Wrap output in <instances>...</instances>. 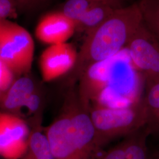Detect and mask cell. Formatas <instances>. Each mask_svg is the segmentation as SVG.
I'll return each instance as SVG.
<instances>
[{
	"label": "cell",
	"instance_id": "obj_1",
	"mask_svg": "<svg viewBox=\"0 0 159 159\" xmlns=\"http://www.w3.org/2000/svg\"><path fill=\"white\" fill-rule=\"evenodd\" d=\"M142 21L137 3L117 8L106 21L86 35L74 67L68 73V82L75 83L92 66L117 55Z\"/></svg>",
	"mask_w": 159,
	"mask_h": 159
},
{
	"label": "cell",
	"instance_id": "obj_2",
	"mask_svg": "<svg viewBox=\"0 0 159 159\" xmlns=\"http://www.w3.org/2000/svg\"><path fill=\"white\" fill-rule=\"evenodd\" d=\"M89 112L97 150L117 137L130 135L146 124L143 98L121 108L99 107L90 109Z\"/></svg>",
	"mask_w": 159,
	"mask_h": 159
},
{
	"label": "cell",
	"instance_id": "obj_3",
	"mask_svg": "<svg viewBox=\"0 0 159 159\" xmlns=\"http://www.w3.org/2000/svg\"><path fill=\"white\" fill-rule=\"evenodd\" d=\"M34 43L22 26L9 20L0 21V60L17 76L29 74L32 68Z\"/></svg>",
	"mask_w": 159,
	"mask_h": 159
},
{
	"label": "cell",
	"instance_id": "obj_4",
	"mask_svg": "<svg viewBox=\"0 0 159 159\" xmlns=\"http://www.w3.org/2000/svg\"><path fill=\"white\" fill-rule=\"evenodd\" d=\"M130 60L146 83L159 80V41L143 20L126 46Z\"/></svg>",
	"mask_w": 159,
	"mask_h": 159
},
{
	"label": "cell",
	"instance_id": "obj_5",
	"mask_svg": "<svg viewBox=\"0 0 159 159\" xmlns=\"http://www.w3.org/2000/svg\"><path fill=\"white\" fill-rule=\"evenodd\" d=\"M30 131L27 122L18 115L0 111V156L21 159L27 148Z\"/></svg>",
	"mask_w": 159,
	"mask_h": 159
},
{
	"label": "cell",
	"instance_id": "obj_6",
	"mask_svg": "<svg viewBox=\"0 0 159 159\" xmlns=\"http://www.w3.org/2000/svg\"><path fill=\"white\" fill-rule=\"evenodd\" d=\"M64 104L62 113L46 129L51 152L54 159H85L73 135L70 114Z\"/></svg>",
	"mask_w": 159,
	"mask_h": 159
},
{
	"label": "cell",
	"instance_id": "obj_7",
	"mask_svg": "<svg viewBox=\"0 0 159 159\" xmlns=\"http://www.w3.org/2000/svg\"><path fill=\"white\" fill-rule=\"evenodd\" d=\"M78 52L67 43L50 45L40 57L41 77L46 82L52 81L68 74L74 67Z\"/></svg>",
	"mask_w": 159,
	"mask_h": 159
},
{
	"label": "cell",
	"instance_id": "obj_8",
	"mask_svg": "<svg viewBox=\"0 0 159 159\" xmlns=\"http://www.w3.org/2000/svg\"><path fill=\"white\" fill-rule=\"evenodd\" d=\"M75 31V24L61 11L50 12L42 17L35 34L41 42L50 46L67 43Z\"/></svg>",
	"mask_w": 159,
	"mask_h": 159
},
{
	"label": "cell",
	"instance_id": "obj_9",
	"mask_svg": "<svg viewBox=\"0 0 159 159\" xmlns=\"http://www.w3.org/2000/svg\"><path fill=\"white\" fill-rule=\"evenodd\" d=\"M29 74L18 76L12 83L0 101L2 111L18 115L24 102L36 91L34 80Z\"/></svg>",
	"mask_w": 159,
	"mask_h": 159
},
{
	"label": "cell",
	"instance_id": "obj_10",
	"mask_svg": "<svg viewBox=\"0 0 159 159\" xmlns=\"http://www.w3.org/2000/svg\"><path fill=\"white\" fill-rule=\"evenodd\" d=\"M116 2H100L85 12L75 24V30L87 34L99 27L119 8Z\"/></svg>",
	"mask_w": 159,
	"mask_h": 159
},
{
	"label": "cell",
	"instance_id": "obj_11",
	"mask_svg": "<svg viewBox=\"0 0 159 159\" xmlns=\"http://www.w3.org/2000/svg\"><path fill=\"white\" fill-rule=\"evenodd\" d=\"M143 100L146 113V127L150 134L159 136V80L146 83Z\"/></svg>",
	"mask_w": 159,
	"mask_h": 159
},
{
	"label": "cell",
	"instance_id": "obj_12",
	"mask_svg": "<svg viewBox=\"0 0 159 159\" xmlns=\"http://www.w3.org/2000/svg\"><path fill=\"white\" fill-rule=\"evenodd\" d=\"M22 159H54L46 133L37 124L30 131L28 146Z\"/></svg>",
	"mask_w": 159,
	"mask_h": 159
},
{
	"label": "cell",
	"instance_id": "obj_13",
	"mask_svg": "<svg viewBox=\"0 0 159 159\" xmlns=\"http://www.w3.org/2000/svg\"><path fill=\"white\" fill-rule=\"evenodd\" d=\"M150 132L144 127L125 139V159H147V139Z\"/></svg>",
	"mask_w": 159,
	"mask_h": 159
},
{
	"label": "cell",
	"instance_id": "obj_14",
	"mask_svg": "<svg viewBox=\"0 0 159 159\" xmlns=\"http://www.w3.org/2000/svg\"><path fill=\"white\" fill-rule=\"evenodd\" d=\"M137 5L144 23L159 41V0H140Z\"/></svg>",
	"mask_w": 159,
	"mask_h": 159
},
{
	"label": "cell",
	"instance_id": "obj_15",
	"mask_svg": "<svg viewBox=\"0 0 159 159\" xmlns=\"http://www.w3.org/2000/svg\"><path fill=\"white\" fill-rule=\"evenodd\" d=\"M100 2L95 0H67L61 12L75 25L86 12Z\"/></svg>",
	"mask_w": 159,
	"mask_h": 159
},
{
	"label": "cell",
	"instance_id": "obj_16",
	"mask_svg": "<svg viewBox=\"0 0 159 159\" xmlns=\"http://www.w3.org/2000/svg\"><path fill=\"white\" fill-rule=\"evenodd\" d=\"M18 76L0 60V101Z\"/></svg>",
	"mask_w": 159,
	"mask_h": 159
},
{
	"label": "cell",
	"instance_id": "obj_17",
	"mask_svg": "<svg viewBox=\"0 0 159 159\" xmlns=\"http://www.w3.org/2000/svg\"><path fill=\"white\" fill-rule=\"evenodd\" d=\"M18 7L13 0H0V21L16 18Z\"/></svg>",
	"mask_w": 159,
	"mask_h": 159
},
{
	"label": "cell",
	"instance_id": "obj_18",
	"mask_svg": "<svg viewBox=\"0 0 159 159\" xmlns=\"http://www.w3.org/2000/svg\"><path fill=\"white\" fill-rule=\"evenodd\" d=\"M41 101L42 100L39 94L35 91L24 102L23 108H25L28 114H37V111L39 109H42L41 107L42 104Z\"/></svg>",
	"mask_w": 159,
	"mask_h": 159
},
{
	"label": "cell",
	"instance_id": "obj_19",
	"mask_svg": "<svg viewBox=\"0 0 159 159\" xmlns=\"http://www.w3.org/2000/svg\"><path fill=\"white\" fill-rule=\"evenodd\" d=\"M125 139L123 142L110 148L100 159H125Z\"/></svg>",
	"mask_w": 159,
	"mask_h": 159
},
{
	"label": "cell",
	"instance_id": "obj_20",
	"mask_svg": "<svg viewBox=\"0 0 159 159\" xmlns=\"http://www.w3.org/2000/svg\"><path fill=\"white\" fill-rule=\"evenodd\" d=\"M18 9L31 10L43 4L47 0H13Z\"/></svg>",
	"mask_w": 159,
	"mask_h": 159
},
{
	"label": "cell",
	"instance_id": "obj_21",
	"mask_svg": "<svg viewBox=\"0 0 159 159\" xmlns=\"http://www.w3.org/2000/svg\"><path fill=\"white\" fill-rule=\"evenodd\" d=\"M159 159V152H155L151 155H148V159Z\"/></svg>",
	"mask_w": 159,
	"mask_h": 159
},
{
	"label": "cell",
	"instance_id": "obj_22",
	"mask_svg": "<svg viewBox=\"0 0 159 159\" xmlns=\"http://www.w3.org/2000/svg\"><path fill=\"white\" fill-rule=\"evenodd\" d=\"M97 1H102V2H108V1H111V2H116V0H95Z\"/></svg>",
	"mask_w": 159,
	"mask_h": 159
}]
</instances>
